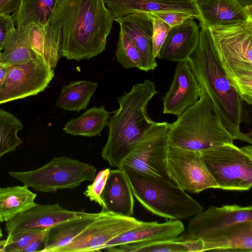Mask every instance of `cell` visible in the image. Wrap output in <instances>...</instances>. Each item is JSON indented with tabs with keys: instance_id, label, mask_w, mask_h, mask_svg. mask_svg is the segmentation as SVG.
Wrapping results in <instances>:
<instances>
[{
	"instance_id": "6da1fadb",
	"label": "cell",
	"mask_w": 252,
	"mask_h": 252,
	"mask_svg": "<svg viewBox=\"0 0 252 252\" xmlns=\"http://www.w3.org/2000/svg\"><path fill=\"white\" fill-rule=\"evenodd\" d=\"M114 21L104 0H59L43 26L44 60L54 70L62 56L79 61L97 56Z\"/></svg>"
},
{
	"instance_id": "7a4b0ae2",
	"label": "cell",
	"mask_w": 252,
	"mask_h": 252,
	"mask_svg": "<svg viewBox=\"0 0 252 252\" xmlns=\"http://www.w3.org/2000/svg\"><path fill=\"white\" fill-rule=\"evenodd\" d=\"M187 61L214 111L234 140L251 144L252 133H245L241 129L243 101L220 63L209 28L201 27L198 46Z\"/></svg>"
},
{
	"instance_id": "3957f363",
	"label": "cell",
	"mask_w": 252,
	"mask_h": 252,
	"mask_svg": "<svg viewBox=\"0 0 252 252\" xmlns=\"http://www.w3.org/2000/svg\"><path fill=\"white\" fill-rule=\"evenodd\" d=\"M157 93L155 82L146 79L117 98L119 107L109 118L108 136L101 154L111 166L119 167L155 123L147 106Z\"/></svg>"
},
{
	"instance_id": "277c9868",
	"label": "cell",
	"mask_w": 252,
	"mask_h": 252,
	"mask_svg": "<svg viewBox=\"0 0 252 252\" xmlns=\"http://www.w3.org/2000/svg\"><path fill=\"white\" fill-rule=\"evenodd\" d=\"M220 63L243 101L252 104V19L209 28Z\"/></svg>"
},
{
	"instance_id": "5b68a950",
	"label": "cell",
	"mask_w": 252,
	"mask_h": 252,
	"mask_svg": "<svg viewBox=\"0 0 252 252\" xmlns=\"http://www.w3.org/2000/svg\"><path fill=\"white\" fill-rule=\"evenodd\" d=\"M167 139L168 146L194 151L232 144L235 140L202 89L198 100L170 124Z\"/></svg>"
},
{
	"instance_id": "8992f818",
	"label": "cell",
	"mask_w": 252,
	"mask_h": 252,
	"mask_svg": "<svg viewBox=\"0 0 252 252\" xmlns=\"http://www.w3.org/2000/svg\"><path fill=\"white\" fill-rule=\"evenodd\" d=\"M119 167L125 173L133 196L152 214L169 220H181L203 210L196 200L170 179L148 175L123 164Z\"/></svg>"
},
{
	"instance_id": "52a82bcc",
	"label": "cell",
	"mask_w": 252,
	"mask_h": 252,
	"mask_svg": "<svg viewBox=\"0 0 252 252\" xmlns=\"http://www.w3.org/2000/svg\"><path fill=\"white\" fill-rule=\"evenodd\" d=\"M203 160L219 189L249 190L252 186V147L233 143L200 151Z\"/></svg>"
},
{
	"instance_id": "ba28073f",
	"label": "cell",
	"mask_w": 252,
	"mask_h": 252,
	"mask_svg": "<svg viewBox=\"0 0 252 252\" xmlns=\"http://www.w3.org/2000/svg\"><path fill=\"white\" fill-rule=\"evenodd\" d=\"M96 171L94 165L63 156L54 158L36 169L10 171L8 174L36 191L50 192L62 189H74L84 182L93 181Z\"/></svg>"
},
{
	"instance_id": "9c48e42d",
	"label": "cell",
	"mask_w": 252,
	"mask_h": 252,
	"mask_svg": "<svg viewBox=\"0 0 252 252\" xmlns=\"http://www.w3.org/2000/svg\"><path fill=\"white\" fill-rule=\"evenodd\" d=\"M54 76V70L36 53L26 63L8 66L0 89V104L37 94Z\"/></svg>"
},
{
	"instance_id": "30bf717a",
	"label": "cell",
	"mask_w": 252,
	"mask_h": 252,
	"mask_svg": "<svg viewBox=\"0 0 252 252\" xmlns=\"http://www.w3.org/2000/svg\"><path fill=\"white\" fill-rule=\"evenodd\" d=\"M165 163L169 179L185 191L194 193L219 189L200 151L168 146Z\"/></svg>"
},
{
	"instance_id": "8fae6325",
	"label": "cell",
	"mask_w": 252,
	"mask_h": 252,
	"mask_svg": "<svg viewBox=\"0 0 252 252\" xmlns=\"http://www.w3.org/2000/svg\"><path fill=\"white\" fill-rule=\"evenodd\" d=\"M169 125L155 122L122 164L148 175L169 179L165 163Z\"/></svg>"
},
{
	"instance_id": "7c38bea8",
	"label": "cell",
	"mask_w": 252,
	"mask_h": 252,
	"mask_svg": "<svg viewBox=\"0 0 252 252\" xmlns=\"http://www.w3.org/2000/svg\"><path fill=\"white\" fill-rule=\"evenodd\" d=\"M140 222L132 217L101 211L69 244L58 249L55 252H99L106 243Z\"/></svg>"
},
{
	"instance_id": "4fadbf2b",
	"label": "cell",
	"mask_w": 252,
	"mask_h": 252,
	"mask_svg": "<svg viewBox=\"0 0 252 252\" xmlns=\"http://www.w3.org/2000/svg\"><path fill=\"white\" fill-rule=\"evenodd\" d=\"M83 212L67 210L58 203H36L6 221L5 231L9 235H15L47 229L59 223L76 218Z\"/></svg>"
},
{
	"instance_id": "5bb4252c",
	"label": "cell",
	"mask_w": 252,
	"mask_h": 252,
	"mask_svg": "<svg viewBox=\"0 0 252 252\" xmlns=\"http://www.w3.org/2000/svg\"><path fill=\"white\" fill-rule=\"evenodd\" d=\"M201 92L187 61L178 62L170 87L163 97V113L179 117L198 100Z\"/></svg>"
},
{
	"instance_id": "9a60e30c",
	"label": "cell",
	"mask_w": 252,
	"mask_h": 252,
	"mask_svg": "<svg viewBox=\"0 0 252 252\" xmlns=\"http://www.w3.org/2000/svg\"><path fill=\"white\" fill-rule=\"evenodd\" d=\"M252 220V206L237 204L210 206L189 220L186 232L201 239L231 224Z\"/></svg>"
},
{
	"instance_id": "2e32d148",
	"label": "cell",
	"mask_w": 252,
	"mask_h": 252,
	"mask_svg": "<svg viewBox=\"0 0 252 252\" xmlns=\"http://www.w3.org/2000/svg\"><path fill=\"white\" fill-rule=\"evenodd\" d=\"M198 14L200 27L228 26L252 19V5L239 0H192Z\"/></svg>"
},
{
	"instance_id": "e0dca14e",
	"label": "cell",
	"mask_w": 252,
	"mask_h": 252,
	"mask_svg": "<svg viewBox=\"0 0 252 252\" xmlns=\"http://www.w3.org/2000/svg\"><path fill=\"white\" fill-rule=\"evenodd\" d=\"M121 24L139 54L140 70L148 71L158 66L153 54V22L150 13L137 12L114 19Z\"/></svg>"
},
{
	"instance_id": "ac0fdd59",
	"label": "cell",
	"mask_w": 252,
	"mask_h": 252,
	"mask_svg": "<svg viewBox=\"0 0 252 252\" xmlns=\"http://www.w3.org/2000/svg\"><path fill=\"white\" fill-rule=\"evenodd\" d=\"M200 239L202 252H252V220L231 224Z\"/></svg>"
},
{
	"instance_id": "d6986e66",
	"label": "cell",
	"mask_w": 252,
	"mask_h": 252,
	"mask_svg": "<svg viewBox=\"0 0 252 252\" xmlns=\"http://www.w3.org/2000/svg\"><path fill=\"white\" fill-rule=\"evenodd\" d=\"M199 27L193 18L171 28L158 58L174 62L187 61L198 46Z\"/></svg>"
},
{
	"instance_id": "ffe728a7",
	"label": "cell",
	"mask_w": 252,
	"mask_h": 252,
	"mask_svg": "<svg viewBox=\"0 0 252 252\" xmlns=\"http://www.w3.org/2000/svg\"><path fill=\"white\" fill-rule=\"evenodd\" d=\"M184 231L185 226L181 220H170L162 223L141 221L136 226L106 243L99 252L107 248L127 243L172 239Z\"/></svg>"
},
{
	"instance_id": "44dd1931",
	"label": "cell",
	"mask_w": 252,
	"mask_h": 252,
	"mask_svg": "<svg viewBox=\"0 0 252 252\" xmlns=\"http://www.w3.org/2000/svg\"><path fill=\"white\" fill-rule=\"evenodd\" d=\"M134 196L128 179L119 167L110 170L101 198L104 204L101 211L126 216L133 215Z\"/></svg>"
},
{
	"instance_id": "7402d4cb",
	"label": "cell",
	"mask_w": 252,
	"mask_h": 252,
	"mask_svg": "<svg viewBox=\"0 0 252 252\" xmlns=\"http://www.w3.org/2000/svg\"><path fill=\"white\" fill-rule=\"evenodd\" d=\"M99 213L83 212L76 218L63 221L49 228L43 252H55L58 249L69 244L99 216Z\"/></svg>"
},
{
	"instance_id": "603a6c76",
	"label": "cell",
	"mask_w": 252,
	"mask_h": 252,
	"mask_svg": "<svg viewBox=\"0 0 252 252\" xmlns=\"http://www.w3.org/2000/svg\"><path fill=\"white\" fill-rule=\"evenodd\" d=\"M36 196L26 185L0 188V222L7 221L35 205Z\"/></svg>"
},
{
	"instance_id": "cb8c5ba5",
	"label": "cell",
	"mask_w": 252,
	"mask_h": 252,
	"mask_svg": "<svg viewBox=\"0 0 252 252\" xmlns=\"http://www.w3.org/2000/svg\"><path fill=\"white\" fill-rule=\"evenodd\" d=\"M111 113L103 106L92 107L78 117L67 122L63 130L74 136H101L102 130L108 125Z\"/></svg>"
},
{
	"instance_id": "d4e9b609",
	"label": "cell",
	"mask_w": 252,
	"mask_h": 252,
	"mask_svg": "<svg viewBox=\"0 0 252 252\" xmlns=\"http://www.w3.org/2000/svg\"><path fill=\"white\" fill-rule=\"evenodd\" d=\"M97 86V82L87 80L72 81L63 87L56 105L69 111L85 109Z\"/></svg>"
},
{
	"instance_id": "484cf974",
	"label": "cell",
	"mask_w": 252,
	"mask_h": 252,
	"mask_svg": "<svg viewBox=\"0 0 252 252\" xmlns=\"http://www.w3.org/2000/svg\"><path fill=\"white\" fill-rule=\"evenodd\" d=\"M59 0H21L12 16L17 28L30 23L44 26L50 19Z\"/></svg>"
},
{
	"instance_id": "4316f807",
	"label": "cell",
	"mask_w": 252,
	"mask_h": 252,
	"mask_svg": "<svg viewBox=\"0 0 252 252\" xmlns=\"http://www.w3.org/2000/svg\"><path fill=\"white\" fill-rule=\"evenodd\" d=\"M0 62L6 66L18 65L31 60L35 54L25 36L23 27L15 28L8 34Z\"/></svg>"
},
{
	"instance_id": "83f0119b",
	"label": "cell",
	"mask_w": 252,
	"mask_h": 252,
	"mask_svg": "<svg viewBox=\"0 0 252 252\" xmlns=\"http://www.w3.org/2000/svg\"><path fill=\"white\" fill-rule=\"evenodd\" d=\"M108 252H187L179 235L175 238L127 243L106 248Z\"/></svg>"
},
{
	"instance_id": "f1b7e54d",
	"label": "cell",
	"mask_w": 252,
	"mask_h": 252,
	"mask_svg": "<svg viewBox=\"0 0 252 252\" xmlns=\"http://www.w3.org/2000/svg\"><path fill=\"white\" fill-rule=\"evenodd\" d=\"M23 125L16 116L0 109V158L6 154L15 151L22 143L18 133Z\"/></svg>"
},
{
	"instance_id": "f546056e",
	"label": "cell",
	"mask_w": 252,
	"mask_h": 252,
	"mask_svg": "<svg viewBox=\"0 0 252 252\" xmlns=\"http://www.w3.org/2000/svg\"><path fill=\"white\" fill-rule=\"evenodd\" d=\"M119 25L120 31L115 53L117 61L125 68L140 69V60L138 50L124 27L121 24Z\"/></svg>"
},
{
	"instance_id": "4dcf8cb0",
	"label": "cell",
	"mask_w": 252,
	"mask_h": 252,
	"mask_svg": "<svg viewBox=\"0 0 252 252\" xmlns=\"http://www.w3.org/2000/svg\"><path fill=\"white\" fill-rule=\"evenodd\" d=\"M43 230H44L25 232L15 235H8L6 243L0 247V252H22V251L32 240L38 237Z\"/></svg>"
},
{
	"instance_id": "1f68e13d",
	"label": "cell",
	"mask_w": 252,
	"mask_h": 252,
	"mask_svg": "<svg viewBox=\"0 0 252 252\" xmlns=\"http://www.w3.org/2000/svg\"><path fill=\"white\" fill-rule=\"evenodd\" d=\"M23 28L25 36L32 50L43 58L44 43L43 26L32 22L26 25Z\"/></svg>"
},
{
	"instance_id": "d6a6232c",
	"label": "cell",
	"mask_w": 252,
	"mask_h": 252,
	"mask_svg": "<svg viewBox=\"0 0 252 252\" xmlns=\"http://www.w3.org/2000/svg\"><path fill=\"white\" fill-rule=\"evenodd\" d=\"M110 168H105L99 171L92 184L88 185L84 194L92 201L97 203L102 207H104V204L101 198V194L104 188L107 180Z\"/></svg>"
},
{
	"instance_id": "836d02e7",
	"label": "cell",
	"mask_w": 252,
	"mask_h": 252,
	"mask_svg": "<svg viewBox=\"0 0 252 252\" xmlns=\"http://www.w3.org/2000/svg\"><path fill=\"white\" fill-rule=\"evenodd\" d=\"M153 22L152 50L155 58L158 57L162 47L170 30V27L158 17L150 13Z\"/></svg>"
},
{
	"instance_id": "e575fe53",
	"label": "cell",
	"mask_w": 252,
	"mask_h": 252,
	"mask_svg": "<svg viewBox=\"0 0 252 252\" xmlns=\"http://www.w3.org/2000/svg\"><path fill=\"white\" fill-rule=\"evenodd\" d=\"M151 14L158 17L170 28L180 25L190 18L194 19L192 15L181 12H162Z\"/></svg>"
},
{
	"instance_id": "d590c367",
	"label": "cell",
	"mask_w": 252,
	"mask_h": 252,
	"mask_svg": "<svg viewBox=\"0 0 252 252\" xmlns=\"http://www.w3.org/2000/svg\"><path fill=\"white\" fill-rule=\"evenodd\" d=\"M14 26L12 16L0 13V53L3 49L8 34L15 28Z\"/></svg>"
},
{
	"instance_id": "8d00e7d4",
	"label": "cell",
	"mask_w": 252,
	"mask_h": 252,
	"mask_svg": "<svg viewBox=\"0 0 252 252\" xmlns=\"http://www.w3.org/2000/svg\"><path fill=\"white\" fill-rule=\"evenodd\" d=\"M48 229L43 230L41 234L27 246L22 252H43L46 246Z\"/></svg>"
},
{
	"instance_id": "74e56055",
	"label": "cell",
	"mask_w": 252,
	"mask_h": 252,
	"mask_svg": "<svg viewBox=\"0 0 252 252\" xmlns=\"http://www.w3.org/2000/svg\"><path fill=\"white\" fill-rule=\"evenodd\" d=\"M21 0H0V13L10 14L18 8Z\"/></svg>"
},
{
	"instance_id": "f35d334b",
	"label": "cell",
	"mask_w": 252,
	"mask_h": 252,
	"mask_svg": "<svg viewBox=\"0 0 252 252\" xmlns=\"http://www.w3.org/2000/svg\"><path fill=\"white\" fill-rule=\"evenodd\" d=\"M7 66H8L4 65L0 62V89L6 75Z\"/></svg>"
},
{
	"instance_id": "ab89813d",
	"label": "cell",
	"mask_w": 252,
	"mask_h": 252,
	"mask_svg": "<svg viewBox=\"0 0 252 252\" xmlns=\"http://www.w3.org/2000/svg\"><path fill=\"white\" fill-rule=\"evenodd\" d=\"M241 3L246 6L252 5V0H239Z\"/></svg>"
},
{
	"instance_id": "60d3db41",
	"label": "cell",
	"mask_w": 252,
	"mask_h": 252,
	"mask_svg": "<svg viewBox=\"0 0 252 252\" xmlns=\"http://www.w3.org/2000/svg\"><path fill=\"white\" fill-rule=\"evenodd\" d=\"M6 243V239L3 240H0V247L3 246L4 245V244Z\"/></svg>"
},
{
	"instance_id": "b9f144b4",
	"label": "cell",
	"mask_w": 252,
	"mask_h": 252,
	"mask_svg": "<svg viewBox=\"0 0 252 252\" xmlns=\"http://www.w3.org/2000/svg\"><path fill=\"white\" fill-rule=\"evenodd\" d=\"M2 236V230L0 227V238H1Z\"/></svg>"
}]
</instances>
